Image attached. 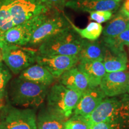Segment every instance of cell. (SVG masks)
<instances>
[{"label":"cell","instance_id":"cell-1","mask_svg":"<svg viewBox=\"0 0 129 129\" xmlns=\"http://www.w3.org/2000/svg\"><path fill=\"white\" fill-rule=\"evenodd\" d=\"M51 10L44 0H0V37L13 27Z\"/></svg>","mask_w":129,"mask_h":129},{"label":"cell","instance_id":"cell-2","mask_svg":"<svg viewBox=\"0 0 129 129\" xmlns=\"http://www.w3.org/2000/svg\"><path fill=\"white\" fill-rule=\"evenodd\" d=\"M47 88L45 85L17 78L10 84L9 96L10 101L16 106L24 108H38L47 97Z\"/></svg>","mask_w":129,"mask_h":129},{"label":"cell","instance_id":"cell-3","mask_svg":"<svg viewBox=\"0 0 129 129\" xmlns=\"http://www.w3.org/2000/svg\"><path fill=\"white\" fill-rule=\"evenodd\" d=\"M84 39L70 28L58 32L48 38L38 48V54L44 56H78Z\"/></svg>","mask_w":129,"mask_h":129},{"label":"cell","instance_id":"cell-4","mask_svg":"<svg viewBox=\"0 0 129 129\" xmlns=\"http://www.w3.org/2000/svg\"><path fill=\"white\" fill-rule=\"evenodd\" d=\"M84 118L91 126L102 122L129 120V94L105 98L91 114Z\"/></svg>","mask_w":129,"mask_h":129},{"label":"cell","instance_id":"cell-5","mask_svg":"<svg viewBox=\"0 0 129 129\" xmlns=\"http://www.w3.org/2000/svg\"><path fill=\"white\" fill-rule=\"evenodd\" d=\"M81 95L60 83L55 84L48 91L47 107L68 120L73 114Z\"/></svg>","mask_w":129,"mask_h":129},{"label":"cell","instance_id":"cell-6","mask_svg":"<svg viewBox=\"0 0 129 129\" xmlns=\"http://www.w3.org/2000/svg\"><path fill=\"white\" fill-rule=\"evenodd\" d=\"M3 61L14 74H19L36 62L38 50L29 47L0 43Z\"/></svg>","mask_w":129,"mask_h":129},{"label":"cell","instance_id":"cell-7","mask_svg":"<svg viewBox=\"0 0 129 129\" xmlns=\"http://www.w3.org/2000/svg\"><path fill=\"white\" fill-rule=\"evenodd\" d=\"M48 16V13L40 14L10 28L0 37V43L28 46L34 32Z\"/></svg>","mask_w":129,"mask_h":129},{"label":"cell","instance_id":"cell-8","mask_svg":"<svg viewBox=\"0 0 129 129\" xmlns=\"http://www.w3.org/2000/svg\"><path fill=\"white\" fill-rule=\"evenodd\" d=\"M70 27L68 17L66 16L56 13L48 16L34 32L28 46H40L48 38Z\"/></svg>","mask_w":129,"mask_h":129},{"label":"cell","instance_id":"cell-9","mask_svg":"<svg viewBox=\"0 0 129 129\" xmlns=\"http://www.w3.org/2000/svg\"><path fill=\"white\" fill-rule=\"evenodd\" d=\"M1 123L4 129H38L36 114L30 108L7 109Z\"/></svg>","mask_w":129,"mask_h":129},{"label":"cell","instance_id":"cell-10","mask_svg":"<svg viewBox=\"0 0 129 129\" xmlns=\"http://www.w3.org/2000/svg\"><path fill=\"white\" fill-rule=\"evenodd\" d=\"M79 62L78 56L38 54L36 62L46 68L55 78H59L64 72L76 67Z\"/></svg>","mask_w":129,"mask_h":129},{"label":"cell","instance_id":"cell-11","mask_svg":"<svg viewBox=\"0 0 129 129\" xmlns=\"http://www.w3.org/2000/svg\"><path fill=\"white\" fill-rule=\"evenodd\" d=\"M129 73L124 71L106 72L100 88L108 98L123 94L128 91Z\"/></svg>","mask_w":129,"mask_h":129},{"label":"cell","instance_id":"cell-12","mask_svg":"<svg viewBox=\"0 0 129 129\" xmlns=\"http://www.w3.org/2000/svg\"><path fill=\"white\" fill-rule=\"evenodd\" d=\"M106 98L99 86L91 88L81 95L72 115L83 117L89 115Z\"/></svg>","mask_w":129,"mask_h":129},{"label":"cell","instance_id":"cell-13","mask_svg":"<svg viewBox=\"0 0 129 129\" xmlns=\"http://www.w3.org/2000/svg\"><path fill=\"white\" fill-rule=\"evenodd\" d=\"M121 0H68L66 7L78 12L113 11L118 9Z\"/></svg>","mask_w":129,"mask_h":129},{"label":"cell","instance_id":"cell-14","mask_svg":"<svg viewBox=\"0 0 129 129\" xmlns=\"http://www.w3.org/2000/svg\"><path fill=\"white\" fill-rule=\"evenodd\" d=\"M59 78L61 84L81 94L93 88L87 77L77 67L64 72Z\"/></svg>","mask_w":129,"mask_h":129},{"label":"cell","instance_id":"cell-15","mask_svg":"<svg viewBox=\"0 0 129 129\" xmlns=\"http://www.w3.org/2000/svg\"><path fill=\"white\" fill-rule=\"evenodd\" d=\"M76 67L87 77L93 88L99 86L106 74L102 61H79Z\"/></svg>","mask_w":129,"mask_h":129},{"label":"cell","instance_id":"cell-16","mask_svg":"<svg viewBox=\"0 0 129 129\" xmlns=\"http://www.w3.org/2000/svg\"><path fill=\"white\" fill-rule=\"evenodd\" d=\"M19 78L46 86L51 85L55 79L47 69L38 63L24 69L19 74Z\"/></svg>","mask_w":129,"mask_h":129},{"label":"cell","instance_id":"cell-17","mask_svg":"<svg viewBox=\"0 0 129 129\" xmlns=\"http://www.w3.org/2000/svg\"><path fill=\"white\" fill-rule=\"evenodd\" d=\"M67 120L47 107L41 109L37 117L38 129H62Z\"/></svg>","mask_w":129,"mask_h":129},{"label":"cell","instance_id":"cell-18","mask_svg":"<svg viewBox=\"0 0 129 129\" xmlns=\"http://www.w3.org/2000/svg\"><path fill=\"white\" fill-rule=\"evenodd\" d=\"M102 62L108 73L124 71L127 69L126 53L125 51H113L105 47Z\"/></svg>","mask_w":129,"mask_h":129},{"label":"cell","instance_id":"cell-19","mask_svg":"<svg viewBox=\"0 0 129 129\" xmlns=\"http://www.w3.org/2000/svg\"><path fill=\"white\" fill-rule=\"evenodd\" d=\"M105 47L98 41L84 40L79 53V61H103Z\"/></svg>","mask_w":129,"mask_h":129},{"label":"cell","instance_id":"cell-20","mask_svg":"<svg viewBox=\"0 0 129 129\" xmlns=\"http://www.w3.org/2000/svg\"><path fill=\"white\" fill-rule=\"evenodd\" d=\"M129 17L120 12L106 25L103 30V38H112L120 35L127 28Z\"/></svg>","mask_w":129,"mask_h":129},{"label":"cell","instance_id":"cell-21","mask_svg":"<svg viewBox=\"0 0 129 129\" xmlns=\"http://www.w3.org/2000/svg\"><path fill=\"white\" fill-rule=\"evenodd\" d=\"M71 28L77 32L83 39L89 40V41H96L101 36L103 31V27L101 24L97 22H90L88 25L84 29H81L75 26L68 18Z\"/></svg>","mask_w":129,"mask_h":129},{"label":"cell","instance_id":"cell-22","mask_svg":"<svg viewBox=\"0 0 129 129\" xmlns=\"http://www.w3.org/2000/svg\"><path fill=\"white\" fill-rule=\"evenodd\" d=\"M103 44L111 51H124V46H129V24L127 28L118 36L112 38H103Z\"/></svg>","mask_w":129,"mask_h":129},{"label":"cell","instance_id":"cell-23","mask_svg":"<svg viewBox=\"0 0 129 129\" xmlns=\"http://www.w3.org/2000/svg\"><path fill=\"white\" fill-rule=\"evenodd\" d=\"M90 127L87 121L81 116L72 115L64 122V128L67 129H89Z\"/></svg>","mask_w":129,"mask_h":129},{"label":"cell","instance_id":"cell-24","mask_svg":"<svg viewBox=\"0 0 129 129\" xmlns=\"http://www.w3.org/2000/svg\"><path fill=\"white\" fill-rule=\"evenodd\" d=\"M6 64L0 62V99L4 97L6 87L12 78V74Z\"/></svg>","mask_w":129,"mask_h":129},{"label":"cell","instance_id":"cell-25","mask_svg":"<svg viewBox=\"0 0 129 129\" xmlns=\"http://www.w3.org/2000/svg\"><path fill=\"white\" fill-rule=\"evenodd\" d=\"M89 129H129V120L102 122L91 125Z\"/></svg>","mask_w":129,"mask_h":129},{"label":"cell","instance_id":"cell-26","mask_svg":"<svg viewBox=\"0 0 129 129\" xmlns=\"http://www.w3.org/2000/svg\"><path fill=\"white\" fill-rule=\"evenodd\" d=\"M90 13V19L98 23H102L110 20L112 16V11H94Z\"/></svg>","mask_w":129,"mask_h":129},{"label":"cell","instance_id":"cell-27","mask_svg":"<svg viewBox=\"0 0 129 129\" xmlns=\"http://www.w3.org/2000/svg\"><path fill=\"white\" fill-rule=\"evenodd\" d=\"M51 9L57 12H62L68 0H44Z\"/></svg>","mask_w":129,"mask_h":129},{"label":"cell","instance_id":"cell-28","mask_svg":"<svg viewBox=\"0 0 129 129\" xmlns=\"http://www.w3.org/2000/svg\"><path fill=\"white\" fill-rule=\"evenodd\" d=\"M120 12L129 17V1H125L124 3Z\"/></svg>","mask_w":129,"mask_h":129},{"label":"cell","instance_id":"cell-29","mask_svg":"<svg viewBox=\"0 0 129 129\" xmlns=\"http://www.w3.org/2000/svg\"><path fill=\"white\" fill-rule=\"evenodd\" d=\"M3 62V54L1 48H0V62Z\"/></svg>","mask_w":129,"mask_h":129},{"label":"cell","instance_id":"cell-30","mask_svg":"<svg viewBox=\"0 0 129 129\" xmlns=\"http://www.w3.org/2000/svg\"><path fill=\"white\" fill-rule=\"evenodd\" d=\"M0 129H4V127H3L2 124L0 122Z\"/></svg>","mask_w":129,"mask_h":129},{"label":"cell","instance_id":"cell-31","mask_svg":"<svg viewBox=\"0 0 129 129\" xmlns=\"http://www.w3.org/2000/svg\"><path fill=\"white\" fill-rule=\"evenodd\" d=\"M129 93V78H128V91H127Z\"/></svg>","mask_w":129,"mask_h":129},{"label":"cell","instance_id":"cell-32","mask_svg":"<svg viewBox=\"0 0 129 129\" xmlns=\"http://www.w3.org/2000/svg\"><path fill=\"white\" fill-rule=\"evenodd\" d=\"M126 1H129V0H126Z\"/></svg>","mask_w":129,"mask_h":129},{"label":"cell","instance_id":"cell-33","mask_svg":"<svg viewBox=\"0 0 129 129\" xmlns=\"http://www.w3.org/2000/svg\"><path fill=\"white\" fill-rule=\"evenodd\" d=\"M62 129H67V128H64H64H62Z\"/></svg>","mask_w":129,"mask_h":129}]
</instances>
